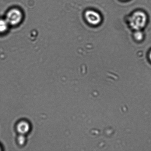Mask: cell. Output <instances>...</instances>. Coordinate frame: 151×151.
<instances>
[{
    "label": "cell",
    "instance_id": "4",
    "mask_svg": "<svg viewBox=\"0 0 151 151\" xmlns=\"http://www.w3.org/2000/svg\"><path fill=\"white\" fill-rule=\"evenodd\" d=\"M31 125L28 121L22 120L19 121L16 125V130L19 134L26 135L31 130Z\"/></svg>",
    "mask_w": 151,
    "mask_h": 151
},
{
    "label": "cell",
    "instance_id": "9",
    "mask_svg": "<svg viewBox=\"0 0 151 151\" xmlns=\"http://www.w3.org/2000/svg\"><path fill=\"white\" fill-rule=\"evenodd\" d=\"M1 146H0V151H1Z\"/></svg>",
    "mask_w": 151,
    "mask_h": 151
},
{
    "label": "cell",
    "instance_id": "5",
    "mask_svg": "<svg viewBox=\"0 0 151 151\" xmlns=\"http://www.w3.org/2000/svg\"><path fill=\"white\" fill-rule=\"evenodd\" d=\"M9 26L5 19H0V33H4L8 29Z\"/></svg>",
    "mask_w": 151,
    "mask_h": 151
},
{
    "label": "cell",
    "instance_id": "1",
    "mask_svg": "<svg viewBox=\"0 0 151 151\" xmlns=\"http://www.w3.org/2000/svg\"><path fill=\"white\" fill-rule=\"evenodd\" d=\"M147 17L144 12L137 11L133 13L129 18V22L131 27L134 30H141L146 26Z\"/></svg>",
    "mask_w": 151,
    "mask_h": 151
},
{
    "label": "cell",
    "instance_id": "6",
    "mask_svg": "<svg viewBox=\"0 0 151 151\" xmlns=\"http://www.w3.org/2000/svg\"><path fill=\"white\" fill-rule=\"evenodd\" d=\"M144 35L141 30H135L134 34V37L136 40L140 41L143 39Z\"/></svg>",
    "mask_w": 151,
    "mask_h": 151
},
{
    "label": "cell",
    "instance_id": "2",
    "mask_svg": "<svg viewBox=\"0 0 151 151\" xmlns=\"http://www.w3.org/2000/svg\"><path fill=\"white\" fill-rule=\"evenodd\" d=\"M23 15L22 12L17 8H13L7 13L6 20L10 26H16L21 22Z\"/></svg>",
    "mask_w": 151,
    "mask_h": 151
},
{
    "label": "cell",
    "instance_id": "10",
    "mask_svg": "<svg viewBox=\"0 0 151 151\" xmlns=\"http://www.w3.org/2000/svg\"><path fill=\"white\" fill-rule=\"evenodd\" d=\"M123 1H125V0H123Z\"/></svg>",
    "mask_w": 151,
    "mask_h": 151
},
{
    "label": "cell",
    "instance_id": "7",
    "mask_svg": "<svg viewBox=\"0 0 151 151\" xmlns=\"http://www.w3.org/2000/svg\"><path fill=\"white\" fill-rule=\"evenodd\" d=\"M26 137L25 135L23 134H19L17 137V142L19 145L23 146L26 142Z\"/></svg>",
    "mask_w": 151,
    "mask_h": 151
},
{
    "label": "cell",
    "instance_id": "3",
    "mask_svg": "<svg viewBox=\"0 0 151 151\" xmlns=\"http://www.w3.org/2000/svg\"><path fill=\"white\" fill-rule=\"evenodd\" d=\"M85 17L87 22L93 25H98L101 21L100 14L93 10H87L85 13Z\"/></svg>",
    "mask_w": 151,
    "mask_h": 151
},
{
    "label": "cell",
    "instance_id": "8",
    "mask_svg": "<svg viewBox=\"0 0 151 151\" xmlns=\"http://www.w3.org/2000/svg\"><path fill=\"white\" fill-rule=\"evenodd\" d=\"M149 58H150V60H151V52L149 54Z\"/></svg>",
    "mask_w": 151,
    "mask_h": 151
}]
</instances>
